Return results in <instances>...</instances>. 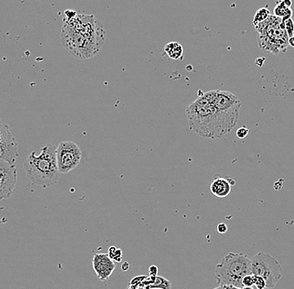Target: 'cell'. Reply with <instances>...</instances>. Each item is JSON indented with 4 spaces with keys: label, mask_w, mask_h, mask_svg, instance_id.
I'll use <instances>...</instances> for the list:
<instances>
[{
    "label": "cell",
    "mask_w": 294,
    "mask_h": 289,
    "mask_svg": "<svg viewBox=\"0 0 294 289\" xmlns=\"http://www.w3.org/2000/svg\"><path fill=\"white\" fill-rule=\"evenodd\" d=\"M242 102L233 93L210 90L186 107L189 128L201 137L221 139L231 132L239 119Z\"/></svg>",
    "instance_id": "cell-1"
},
{
    "label": "cell",
    "mask_w": 294,
    "mask_h": 289,
    "mask_svg": "<svg viewBox=\"0 0 294 289\" xmlns=\"http://www.w3.org/2000/svg\"><path fill=\"white\" fill-rule=\"evenodd\" d=\"M105 32L93 14L65 11L61 28V43L78 60H88L99 53L105 43Z\"/></svg>",
    "instance_id": "cell-2"
},
{
    "label": "cell",
    "mask_w": 294,
    "mask_h": 289,
    "mask_svg": "<svg viewBox=\"0 0 294 289\" xmlns=\"http://www.w3.org/2000/svg\"><path fill=\"white\" fill-rule=\"evenodd\" d=\"M56 149L54 145H45L41 149L39 156L33 152L25 160L24 169L31 183L44 188L57 183L60 172L57 163Z\"/></svg>",
    "instance_id": "cell-3"
},
{
    "label": "cell",
    "mask_w": 294,
    "mask_h": 289,
    "mask_svg": "<svg viewBox=\"0 0 294 289\" xmlns=\"http://www.w3.org/2000/svg\"><path fill=\"white\" fill-rule=\"evenodd\" d=\"M252 274V261L243 252H229L216 264L215 277L219 286L233 285L243 289V279Z\"/></svg>",
    "instance_id": "cell-4"
},
{
    "label": "cell",
    "mask_w": 294,
    "mask_h": 289,
    "mask_svg": "<svg viewBox=\"0 0 294 289\" xmlns=\"http://www.w3.org/2000/svg\"><path fill=\"white\" fill-rule=\"evenodd\" d=\"M255 28L258 33V43L262 50L273 54L285 52L289 45V37L282 19L270 16Z\"/></svg>",
    "instance_id": "cell-5"
},
{
    "label": "cell",
    "mask_w": 294,
    "mask_h": 289,
    "mask_svg": "<svg viewBox=\"0 0 294 289\" xmlns=\"http://www.w3.org/2000/svg\"><path fill=\"white\" fill-rule=\"evenodd\" d=\"M252 274L260 276L267 283V289H273L283 276V267L276 257L259 251L251 258Z\"/></svg>",
    "instance_id": "cell-6"
},
{
    "label": "cell",
    "mask_w": 294,
    "mask_h": 289,
    "mask_svg": "<svg viewBox=\"0 0 294 289\" xmlns=\"http://www.w3.org/2000/svg\"><path fill=\"white\" fill-rule=\"evenodd\" d=\"M56 157L60 174H66L78 166L82 152L75 142L63 141L57 147Z\"/></svg>",
    "instance_id": "cell-7"
},
{
    "label": "cell",
    "mask_w": 294,
    "mask_h": 289,
    "mask_svg": "<svg viewBox=\"0 0 294 289\" xmlns=\"http://www.w3.org/2000/svg\"><path fill=\"white\" fill-rule=\"evenodd\" d=\"M19 157L18 143L12 135L8 124L1 123L0 129V160L14 164Z\"/></svg>",
    "instance_id": "cell-8"
},
{
    "label": "cell",
    "mask_w": 294,
    "mask_h": 289,
    "mask_svg": "<svg viewBox=\"0 0 294 289\" xmlns=\"http://www.w3.org/2000/svg\"><path fill=\"white\" fill-rule=\"evenodd\" d=\"M18 181L17 169L14 164L0 160V198L8 199L14 192Z\"/></svg>",
    "instance_id": "cell-9"
},
{
    "label": "cell",
    "mask_w": 294,
    "mask_h": 289,
    "mask_svg": "<svg viewBox=\"0 0 294 289\" xmlns=\"http://www.w3.org/2000/svg\"><path fill=\"white\" fill-rule=\"evenodd\" d=\"M93 269L100 281H106L116 269V263L109 257L108 253H96L92 260Z\"/></svg>",
    "instance_id": "cell-10"
},
{
    "label": "cell",
    "mask_w": 294,
    "mask_h": 289,
    "mask_svg": "<svg viewBox=\"0 0 294 289\" xmlns=\"http://www.w3.org/2000/svg\"><path fill=\"white\" fill-rule=\"evenodd\" d=\"M232 184L226 178L218 177L214 179L210 184V190L212 194L218 198H225L231 193Z\"/></svg>",
    "instance_id": "cell-11"
},
{
    "label": "cell",
    "mask_w": 294,
    "mask_h": 289,
    "mask_svg": "<svg viewBox=\"0 0 294 289\" xmlns=\"http://www.w3.org/2000/svg\"><path fill=\"white\" fill-rule=\"evenodd\" d=\"M164 52L171 60H180L183 57V48L178 42L167 43L164 47Z\"/></svg>",
    "instance_id": "cell-12"
},
{
    "label": "cell",
    "mask_w": 294,
    "mask_h": 289,
    "mask_svg": "<svg viewBox=\"0 0 294 289\" xmlns=\"http://www.w3.org/2000/svg\"><path fill=\"white\" fill-rule=\"evenodd\" d=\"M273 11H274V16L280 18L283 21L290 19V18H292V15H293V10H292L291 8L287 7L283 2V0L278 1Z\"/></svg>",
    "instance_id": "cell-13"
},
{
    "label": "cell",
    "mask_w": 294,
    "mask_h": 289,
    "mask_svg": "<svg viewBox=\"0 0 294 289\" xmlns=\"http://www.w3.org/2000/svg\"><path fill=\"white\" fill-rule=\"evenodd\" d=\"M150 289H171V283L163 277L157 276L154 283L150 286Z\"/></svg>",
    "instance_id": "cell-14"
},
{
    "label": "cell",
    "mask_w": 294,
    "mask_h": 289,
    "mask_svg": "<svg viewBox=\"0 0 294 289\" xmlns=\"http://www.w3.org/2000/svg\"><path fill=\"white\" fill-rule=\"evenodd\" d=\"M270 12L267 8H262L256 11V14L254 15L253 19V25L255 26L259 25L262 22H264L265 20H267L269 17Z\"/></svg>",
    "instance_id": "cell-15"
},
{
    "label": "cell",
    "mask_w": 294,
    "mask_h": 289,
    "mask_svg": "<svg viewBox=\"0 0 294 289\" xmlns=\"http://www.w3.org/2000/svg\"><path fill=\"white\" fill-rule=\"evenodd\" d=\"M108 255L114 262H121L122 260V251L121 249L116 248V247L111 246L108 250Z\"/></svg>",
    "instance_id": "cell-16"
},
{
    "label": "cell",
    "mask_w": 294,
    "mask_h": 289,
    "mask_svg": "<svg viewBox=\"0 0 294 289\" xmlns=\"http://www.w3.org/2000/svg\"><path fill=\"white\" fill-rule=\"evenodd\" d=\"M147 278V276L141 275L136 276L135 278H133L129 283V288H127V289H138L139 285H140L145 279Z\"/></svg>",
    "instance_id": "cell-17"
},
{
    "label": "cell",
    "mask_w": 294,
    "mask_h": 289,
    "mask_svg": "<svg viewBox=\"0 0 294 289\" xmlns=\"http://www.w3.org/2000/svg\"><path fill=\"white\" fill-rule=\"evenodd\" d=\"M284 22V25H285V30H286L287 34L289 36V38L294 36V22L292 18L290 19H287Z\"/></svg>",
    "instance_id": "cell-18"
},
{
    "label": "cell",
    "mask_w": 294,
    "mask_h": 289,
    "mask_svg": "<svg viewBox=\"0 0 294 289\" xmlns=\"http://www.w3.org/2000/svg\"><path fill=\"white\" fill-rule=\"evenodd\" d=\"M254 276V282H255V286L257 289H267V283L265 279L260 276Z\"/></svg>",
    "instance_id": "cell-19"
},
{
    "label": "cell",
    "mask_w": 294,
    "mask_h": 289,
    "mask_svg": "<svg viewBox=\"0 0 294 289\" xmlns=\"http://www.w3.org/2000/svg\"><path fill=\"white\" fill-rule=\"evenodd\" d=\"M243 288L244 287H253L255 286V282H254V276L252 274L247 275L243 279Z\"/></svg>",
    "instance_id": "cell-20"
},
{
    "label": "cell",
    "mask_w": 294,
    "mask_h": 289,
    "mask_svg": "<svg viewBox=\"0 0 294 289\" xmlns=\"http://www.w3.org/2000/svg\"><path fill=\"white\" fill-rule=\"evenodd\" d=\"M249 130L246 127H241L238 130H237V136L239 139H244V138L249 135Z\"/></svg>",
    "instance_id": "cell-21"
},
{
    "label": "cell",
    "mask_w": 294,
    "mask_h": 289,
    "mask_svg": "<svg viewBox=\"0 0 294 289\" xmlns=\"http://www.w3.org/2000/svg\"><path fill=\"white\" fill-rule=\"evenodd\" d=\"M216 229H217V232H218L219 233L224 234V233H227L228 228H227V224H225V223H219V224L217 225Z\"/></svg>",
    "instance_id": "cell-22"
},
{
    "label": "cell",
    "mask_w": 294,
    "mask_h": 289,
    "mask_svg": "<svg viewBox=\"0 0 294 289\" xmlns=\"http://www.w3.org/2000/svg\"><path fill=\"white\" fill-rule=\"evenodd\" d=\"M158 268L156 265H152L149 268V276H158Z\"/></svg>",
    "instance_id": "cell-23"
},
{
    "label": "cell",
    "mask_w": 294,
    "mask_h": 289,
    "mask_svg": "<svg viewBox=\"0 0 294 289\" xmlns=\"http://www.w3.org/2000/svg\"><path fill=\"white\" fill-rule=\"evenodd\" d=\"M130 268V264H129V262H124L123 265H122V269L123 271H127L128 269Z\"/></svg>",
    "instance_id": "cell-24"
},
{
    "label": "cell",
    "mask_w": 294,
    "mask_h": 289,
    "mask_svg": "<svg viewBox=\"0 0 294 289\" xmlns=\"http://www.w3.org/2000/svg\"><path fill=\"white\" fill-rule=\"evenodd\" d=\"M226 289H243L238 287L233 286V285H222Z\"/></svg>",
    "instance_id": "cell-25"
},
{
    "label": "cell",
    "mask_w": 294,
    "mask_h": 289,
    "mask_svg": "<svg viewBox=\"0 0 294 289\" xmlns=\"http://www.w3.org/2000/svg\"><path fill=\"white\" fill-rule=\"evenodd\" d=\"M283 2H284V4L287 6V7H289V8H291L292 5V0H283Z\"/></svg>",
    "instance_id": "cell-26"
},
{
    "label": "cell",
    "mask_w": 294,
    "mask_h": 289,
    "mask_svg": "<svg viewBox=\"0 0 294 289\" xmlns=\"http://www.w3.org/2000/svg\"><path fill=\"white\" fill-rule=\"evenodd\" d=\"M289 44L294 48V36H292L289 39Z\"/></svg>",
    "instance_id": "cell-27"
},
{
    "label": "cell",
    "mask_w": 294,
    "mask_h": 289,
    "mask_svg": "<svg viewBox=\"0 0 294 289\" xmlns=\"http://www.w3.org/2000/svg\"><path fill=\"white\" fill-rule=\"evenodd\" d=\"M225 289L224 287L223 286H218L217 287V288H215V289Z\"/></svg>",
    "instance_id": "cell-28"
},
{
    "label": "cell",
    "mask_w": 294,
    "mask_h": 289,
    "mask_svg": "<svg viewBox=\"0 0 294 289\" xmlns=\"http://www.w3.org/2000/svg\"><path fill=\"white\" fill-rule=\"evenodd\" d=\"M243 289H254L252 287H244Z\"/></svg>",
    "instance_id": "cell-29"
},
{
    "label": "cell",
    "mask_w": 294,
    "mask_h": 289,
    "mask_svg": "<svg viewBox=\"0 0 294 289\" xmlns=\"http://www.w3.org/2000/svg\"></svg>",
    "instance_id": "cell-30"
}]
</instances>
